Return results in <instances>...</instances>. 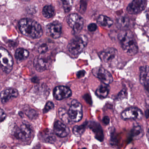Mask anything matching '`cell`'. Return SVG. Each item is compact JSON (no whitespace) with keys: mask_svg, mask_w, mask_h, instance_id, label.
I'll return each instance as SVG.
<instances>
[{"mask_svg":"<svg viewBox=\"0 0 149 149\" xmlns=\"http://www.w3.org/2000/svg\"><path fill=\"white\" fill-rule=\"evenodd\" d=\"M88 29L90 32H95L97 29V26L95 23H91L88 26Z\"/></svg>","mask_w":149,"mask_h":149,"instance_id":"31","label":"cell"},{"mask_svg":"<svg viewBox=\"0 0 149 149\" xmlns=\"http://www.w3.org/2000/svg\"><path fill=\"white\" fill-rule=\"evenodd\" d=\"M130 19L126 15L120 16L117 19V26L119 28L124 29L128 27L130 25Z\"/></svg>","mask_w":149,"mask_h":149,"instance_id":"20","label":"cell"},{"mask_svg":"<svg viewBox=\"0 0 149 149\" xmlns=\"http://www.w3.org/2000/svg\"><path fill=\"white\" fill-rule=\"evenodd\" d=\"M118 54V51L114 48H109L100 53L101 59L104 62L108 63L114 60Z\"/></svg>","mask_w":149,"mask_h":149,"instance_id":"14","label":"cell"},{"mask_svg":"<svg viewBox=\"0 0 149 149\" xmlns=\"http://www.w3.org/2000/svg\"><path fill=\"white\" fill-rule=\"evenodd\" d=\"M93 75L99 79L104 84L109 85L113 81L111 74L102 67H96L92 70Z\"/></svg>","mask_w":149,"mask_h":149,"instance_id":"7","label":"cell"},{"mask_svg":"<svg viewBox=\"0 0 149 149\" xmlns=\"http://www.w3.org/2000/svg\"><path fill=\"white\" fill-rule=\"evenodd\" d=\"M26 114L31 119L35 118L38 115V114H37V113H36V111L34 110H31L28 111L27 112H26Z\"/></svg>","mask_w":149,"mask_h":149,"instance_id":"29","label":"cell"},{"mask_svg":"<svg viewBox=\"0 0 149 149\" xmlns=\"http://www.w3.org/2000/svg\"><path fill=\"white\" fill-rule=\"evenodd\" d=\"M59 115L60 118L63 122L67 124H71L73 121L71 120L69 115L68 112L65 109L60 108L59 109Z\"/></svg>","mask_w":149,"mask_h":149,"instance_id":"23","label":"cell"},{"mask_svg":"<svg viewBox=\"0 0 149 149\" xmlns=\"http://www.w3.org/2000/svg\"><path fill=\"white\" fill-rule=\"evenodd\" d=\"M147 2L144 0H134L131 2L127 7L129 14L136 15L141 13L146 7Z\"/></svg>","mask_w":149,"mask_h":149,"instance_id":"9","label":"cell"},{"mask_svg":"<svg viewBox=\"0 0 149 149\" xmlns=\"http://www.w3.org/2000/svg\"><path fill=\"white\" fill-rule=\"evenodd\" d=\"M109 91V86L103 84L96 91V95L100 98H105L108 96Z\"/></svg>","mask_w":149,"mask_h":149,"instance_id":"19","label":"cell"},{"mask_svg":"<svg viewBox=\"0 0 149 149\" xmlns=\"http://www.w3.org/2000/svg\"><path fill=\"white\" fill-rule=\"evenodd\" d=\"M42 15L45 18L49 19L54 16V8L52 6H45L42 11Z\"/></svg>","mask_w":149,"mask_h":149,"instance_id":"25","label":"cell"},{"mask_svg":"<svg viewBox=\"0 0 149 149\" xmlns=\"http://www.w3.org/2000/svg\"><path fill=\"white\" fill-rule=\"evenodd\" d=\"M146 136H147L148 140H149V129H148V131H147V134H146Z\"/></svg>","mask_w":149,"mask_h":149,"instance_id":"37","label":"cell"},{"mask_svg":"<svg viewBox=\"0 0 149 149\" xmlns=\"http://www.w3.org/2000/svg\"><path fill=\"white\" fill-rule=\"evenodd\" d=\"M118 39L123 50L129 55H136L138 51V47L132 33L124 30L119 33Z\"/></svg>","mask_w":149,"mask_h":149,"instance_id":"2","label":"cell"},{"mask_svg":"<svg viewBox=\"0 0 149 149\" xmlns=\"http://www.w3.org/2000/svg\"><path fill=\"white\" fill-rule=\"evenodd\" d=\"M88 40L84 36H77L71 40L68 45L70 53L74 56H77L81 53L88 43Z\"/></svg>","mask_w":149,"mask_h":149,"instance_id":"3","label":"cell"},{"mask_svg":"<svg viewBox=\"0 0 149 149\" xmlns=\"http://www.w3.org/2000/svg\"><path fill=\"white\" fill-rule=\"evenodd\" d=\"M34 65L36 70L39 72H42L49 69L51 66L50 60L42 54L36 56L34 61Z\"/></svg>","mask_w":149,"mask_h":149,"instance_id":"8","label":"cell"},{"mask_svg":"<svg viewBox=\"0 0 149 149\" xmlns=\"http://www.w3.org/2000/svg\"><path fill=\"white\" fill-rule=\"evenodd\" d=\"M67 22L76 33H78L83 27V19L77 14H72L68 15L67 18Z\"/></svg>","mask_w":149,"mask_h":149,"instance_id":"6","label":"cell"},{"mask_svg":"<svg viewBox=\"0 0 149 149\" xmlns=\"http://www.w3.org/2000/svg\"><path fill=\"white\" fill-rule=\"evenodd\" d=\"M97 22L102 26L110 27L113 24V21L107 16L101 15L97 19Z\"/></svg>","mask_w":149,"mask_h":149,"instance_id":"21","label":"cell"},{"mask_svg":"<svg viewBox=\"0 0 149 149\" xmlns=\"http://www.w3.org/2000/svg\"><path fill=\"white\" fill-rule=\"evenodd\" d=\"M0 55L1 69L5 73L9 74L13 65V57L8 51L4 48H0Z\"/></svg>","mask_w":149,"mask_h":149,"instance_id":"4","label":"cell"},{"mask_svg":"<svg viewBox=\"0 0 149 149\" xmlns=\"http://www.w3.org/2000/svg\"><path fill=\"white\" fill-rule=\"evenodd\" d=\"M89 126L95 133L96 138L102 142L104 140V137L102 129L100 124L96 122H91Z\"/></svg>","mask_w":149,"mask_h":149,"instance_id":"17","label":"cell"},{"mask_svg":"<svg viewBox=\"0 0 149 149\" xmlns=\"http://www.w3.org/2000/svg\"><path fill=\"white\" fill-rule=\"evenodd\" d=\"M29 56V52L23 48L18 49L15 51V57L19 61H23L26 60Z\"/></svg>","mask_w":149,"mask_h":149,"instance_id":"24","label":"cell"},{"mask_svg":"<svg viewBox=\"0 0 149 149\" xmlns=\"http://www.w3.org/2000/svg\"><path fill=\"white\" fill-rule=\"evenodd\" d=\"M102 122L105 125L109 124L110 122V118L108 116L104 117L102 119Z\"/></svg>","mask_w":149,"mask_h":149,"instance_id":"34","label":"cell"},{"mask_svg":"<svg viewBox=\"0 0 149 149\" xmlns=\"http://www.w3.org/2000/svg\"><path fill=\"white\" fill-rule=\"evenodd\" d=\"M71 91L66 86H57L54 89V97L57 100H62L68 98L71 96Z\"/></svg>","mask_w":149,"mask_h":149,"instance_id":"13","label":"cell"},{"mask_svg":"<svg viewBox=\"0 0 149 149\" xmlns=\"http://www.w3.org/2000/svg\"><path fill=\"white\" fill-rule=\"evenodd\" d=\"M54 103L51 102H48L46 104L45 108L43 109V113H46L48 112L50 110L54 109Z\"/></svg>","mask_w":149,"mask_h":149,"instance_id":"27","label":"cell"},{"mask_svg":"<svg viewBox=\"0 0 149 149\" xmlns=\"http://www.w3.org/2000/svg\"><path fill=\"white\" fill-rule=\"evenodd\" d=\"M143 135V131L142 128L139 125L134 126L131 131L132 138L134 139H140Z\"/></svg>","mask_w":149,"mask_h":149,"instance_id":"22","label":"cell"},{"mask_svg":"<svg viewBox=\"0 0 149 149\" xmlns=\"http://www.w3.org/2000/svg\"><path fill=\"white\" fill-rule=\"evenodd\" d=\"M70 119L74 122H78L82 118L83 111L82 105L80 102L74 100L68 111Z\"/></svg>","mask_w":149,"mask_h":149,"instance_id":"5","label":"cell"},{"mask_svg":"<svg viewBox=\"0 0 149 149\" xmlns=\"http://www.w3.org/2000/svg\"><path fill=\"white\" fill-rule=\"evenodd\" d=\"M48 50L47 46L46 44H42L38 48V52L41 54H44L47 52Z\"/></svg>","mask_w":149,"mask_h":149,"instance_id":"28","label":"cell"},{"mask_svg":"<svg viewBox=\"0 0 149 149\" xmlns=\"http://www.w3.org/2000/svg\"><path fill=\"white\" fill-rule=\"evenodd\" d=\"M121 116L124 119L140 120L143 118V114L138 108L131 107L123 111Z\"/></svg>","mask_w":149,"mask_h":149,"instance_id":"11","label":"cell"},{"mask_svg":"<svg viewBox=\"0 0 149 149\" xmlns=\"http://www.w3.org/2000/svg\"><path fill=\"white\" fill-rule=\"evenodd\" d=\"M146 91V93L148 96H149V81L148 82L146 83L145 84L143 85Z\"/></svg>","mask_w":149,"mask_h":149,"instance_id":"33","label":"cell"},{"mask_svg":"<svg viewBox=\"0 0 149 149\" xmlns=\"http://www.w3.org/2000/svg\"><path fill=\"white\" fill-rule=\"evenodd\" d=\"M0 117H1V122L4 121L6 118V114L2 109H1V110Z\"/></svg>","mask_w":149,"mask_h":149,"instance_id":"32","label":"cell"},{"mask_svg":"<svg viewBox=\"0 0 149 149\" xmlns=\"http://www.w3.org/2000/svg\"><path fill=\"white\" fill-rule=\"evenodd\" d=\"M69 1H63V8H64V10L65 12H69L71 9V6L70 5V3H68Z\"/></svg>","mask_w":149,"mask_h":149,"instance_id":"30","label":"cell"},{"mask_svg":"<svg viewBox=\"0 0 149 149\" xmlns=\"http://www.w3.org/2000/svg\"><path fill=\"white\" fill-rule=\"evenodd\" d=\"M54 131V133L60 137L67 136L70 132L68 128L65 124L59 121H56L55 123Z\"/></svg>","mask_w":149,"mask_h":149,"instance_id":"15","label":"cell"},{"mask_svg":"<svg viewBox=\"0 0 149 149\" xmlns=\"http://www.w3.org/2000/svg\"><path fill=\"white\" fill-rule=\"evenodd\" d=\"M46 31L48 36L54 39H57L60 37L61 34V24L58 22H54L47 25Z\"/></svg>","mask_w":149,"mask_h":149,"instance_id":"10","label":"cell"},{"mask_svg":"<svg viewBox=\"0 0 149 149\" xmlns=\"http://www.w3.org/2000/svg\"><path fill=\"white\" fill-rule=\"evenodd\" d=\"M87 125H88V123L86 122L81 125H75L73 128V133L77 136H81L82 135L83 133L85 131Z\"/></svg>","mask_w":149,"mask_h":149,"instance_id":"26","label":"cell"},{"mask_svg":"<svg viewBox=\"0 0 149 149\" xmlns=\"http://www.w3.org/2000/svg\"><path fill=\"white\" fill-rule=\"evenodd\" d=\"M125 91H122L120 94L118 95V98H121V97H124V96H125Z\"/></svg>","mask_w":149,"mask_h":149,"instance_id":"35","label":"cell"},{"mask_svg":"<svg viewBox=\"0 0 149 149\" xmlns=\"http://www.w3.org/2000/svg\"><path fill=\"white\" fill-rule=\"evenodd\" d=\"M145 112V115L146 118H148V117H149V107L148 109H146Z\"/></svg>","mask_w":149,"mask_h":149,"instance_id":"36","label":"cell"},{"mask_svg":"<svg viewBox=\"0 0 149 149\" xmlns=\"http://www.w3.org/2000/svg\"><path fill=\"white\" fill-rule=\"evenodd\" d=\"M86 149V148H82V149Z\"/></svg>","mask_w":149,"mask_h":149,"instance_id":"38","label":"cell"},{"mask_svg":"<svg viewBox=\"0 0 149 149\" xmlns=\"http://www.w3.org/2000/svg\"><path fill=\"white\" fill-rule=\"evenodd\" d=\"M19 93L15 89L8 88L1 91V100L2 103H6L10 99L18 97Z\"/></svg>","mask_w":149,"mask_h":149,"instance_id":"16","label":"cell"},{"mask_svg":"<svg viewBox=\"0 0 149 149\" xmlns=\"http://www.w3.org/2000/svg\"><path fill=\"white\" fill-rule=\"evenodd\" d=\"M14 136L21 140L27 141L31 138L32 131L27 125L23 124L21 125L20 128H18L15 130Z\"/></svg>","mask_w":149,"mask_h":149,"instance_id":"12","label":"cell"},{"mask_svg":"<svg viewBox=\"0 0 149 149\" xmlns=\"http://www.w3.org/2000/svg\"><path fill=\"white\" fill-rule=\"evenodd\" d=\"M19 27L22 33L29 38L38 39L43 34L40 25L31 19H22L19 22Z\"/></svg>","mask_w":149,"mask_h":149,"instance_id":"1","label":"cell"},{"mask_svg":"<svg viewBox=\"0 0 149 149\" xmlns=\"http://www.w3.org/2000/svg\"><path fill=\"white\" fill-rule=\"evenodd\" d=\"M140 82L142 85L149 81V67L142 66L140 68Z\"/></svg>","mask_w":149,"mask_h":149,"instance_id":"18","label":"cell"}]
</instances>
